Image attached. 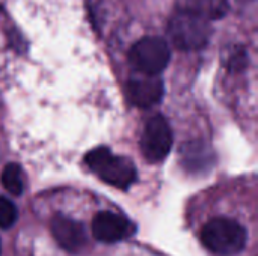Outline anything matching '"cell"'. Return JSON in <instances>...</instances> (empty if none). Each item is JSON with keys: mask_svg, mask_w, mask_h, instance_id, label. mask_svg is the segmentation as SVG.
<instances>
[{"mask_svg": "<svg viewBox=\"0 0 258 256\" xmlns=\"http://www.w3.org/2000/svg\"><path fill=\"white\" fill-rule=\"evenodd\" d=\"M89 169L104 183L125 190L136 180V167L135 164L119 155H113L107 148H95L86 154L85 158Z\"/></svg>", "mask_w": 258, "mask_h": 256, "instance_id": "cell-1", "label": "cell"}, {"mask_svg": "<svg viewBox=\"0 0 258 256\" xmlns=\"http://www.w3.org/2000/svg\"><path fill=\"white\" fill-rule=\"evenodd\" d=\"M172 148V131L166 119L160 115L153 116L144 128L141 137V151L147 161L160 163Z\"/></svg>", "mask_w": 258, "mask_h": 256, "instance_id": "cell-5", "label": "cell"}, {"mask_svg": "<svg viewBox=\"0 0 258 256\" xmlns=\"http://www.w3.org/2000/svg\"><path fill=\"white\" fill-rule=\"evenodd\" d=\"M178 9L190 11L207 21L219 20L228 11V0H181Z\"/></svg>", "mask_w": 258, "mask_h": 256, "instance_id": "cell-9", "label": "cell"}, {"mask_svg": "<svg viewBox=\"0 0 258 256\" xmlns=\"http://www.w3.org/2000/svg\"><path fill=\"white\" fill-rule=\"evenodd\" d=\"M135 234V226L124 217L101 211L92 220V235L101 243H118Z\"/></svg>", "mask_w": 258, "mask_h": 256, "instance_id": "cell-6", "label": "cell"}, {"mask_svg": "<svg viewBox=\"0 0 258 256\" xmlns=\"http://www.w3.org/2000/svg\"><path fill=\"white\" fill-rule=\"evenodd\" d=\"M246 240L245 228L231 219H213L201 231L203 244L216 255H237L245 249Z\"/></svg>", "mask_w": 258, "mask_h": 256, "instance_id": "cell-2", "label": "cell"}, {"mask_svg": "<svg viewBox=\"0 0 258 256\" xmlns=\"http://www.w3.org/2000/svg\"><path fill=\"white\" fill-rule=\"evenodd\" d=\"M168 35L178 50L195 51L209 42L210 24L206 18L190 11L177 9L169 21Z\"/></svg>", "mask_w": 258, "mask_h": 256, "instance_id": "cell-3", "label": "cell"}, {"mask_svg": "<svg viewBox=\"0 0 258 256\" xmlns=\"http://www.w3.org/2000/svg\"><path fill=\"white\" fill-rule=\"evenodd\" d=\"M2 186L11 195L18 196L23 193V180H21V170L18 164L9 163L5 166L2 172Z\"/></svg>", "mask_w": 258, "mask_h": 256, "instance_id": "cell-10", "label": "cell"}, {"mask_svg": "<svg viewBox=\"0 0 258 256\" xmlns=\"http://www.w3.org/2000/svg\"><path fill=\"white\" fill-rule=\"evenodd\" d=\"M51 234L57 244L71 253L80 252L86 244V232L82 223L60 214L51 222Z\"/></svg>", "mask_w": 258, "mask_h": 256, "instance_id": "cell-8", "label": "cell"}, {"mask_svg": "<svg viewBox=\"0 0 258 256\" xmlns=\"http://www.w3.org/2000/svg\"><path fill=\"white\" fill-rule=\"evenodd\" d=\"M169 59V45L159 36H145L139 39L128 53L132 66L144 75H159L168 66Z\"/></svg>", "mask_w": 258, "mask_h": 256, "instance_id": "cell-4", "label": "cell"}, {"mask_svg": "<svg viewBox=\"0 0 258 256\" xmlns=\"http://www.w3.org/2000/svg\"><path fill=\"white\" fill-rule=\"evenodd\" d=\"M15 220H17L15 205L9 199L0 196V228L8 229L15 223Z\"/></svg>", "mask_w": 258, "mask_h": 256, "instance_id": "cell-11", "label": "cell"}, {"mask_svg": "<svg viewBox=\"0 0 258 256\" xmlns=\"http://www.w3.org/2000/svg\"><path fill=\"white\" fill-rule=\"evenodd\" d=\"M163 83L157 75H144L132 78L127 83V97L128 100L142 109L151 107L162 100Z\"/></svg>", "mask_w": 258, "mask_h": 256, "instance_id": "cell-7", "label": "cell"}]
</instances>
